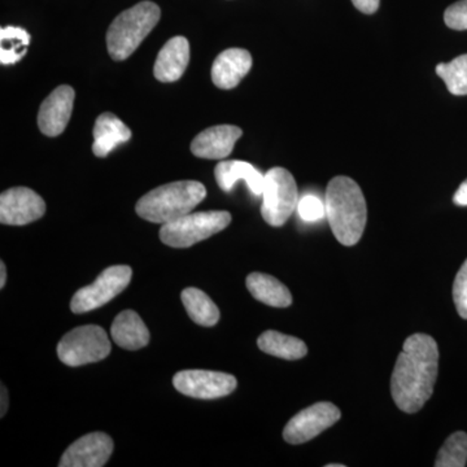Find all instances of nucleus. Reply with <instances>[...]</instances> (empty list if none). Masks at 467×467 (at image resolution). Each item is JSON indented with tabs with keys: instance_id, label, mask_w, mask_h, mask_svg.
Here are the masks:
<instances>
[{
	"instance_id": "1",
	"label": "nucleus",
	"mask_w": 467,
	"mask_h": 467,
	"mask_svg": "<svg viewBox=\"0 0 467 467\" xmlns=\"http://www.w3.org/2000/svg\"><path fill=\"white\" fill-rule=\"evenodd\" d=\"M438 368L434 337L414 334L405 340L391 377L392 398L400 410L413 414L423 408L434 392Z\"/></svg>"
},
{
	"instance_id": "2",
	"label": "nucleus",
	"mask_w": 467,
	"mask_h": 467,
	"mask_svg": "<svg viewBox=\"0 0 467 467\" xmlns=\"http://www.w3.org/2000/svg\"><path fill=\"white\" fill-rule=\"evenodd\" d=\"M326 216L340 244H358L368 221L367 202L355 181L335 177L326 192Z\"/></svg>"
},
{
	"instance_id": "3",
	"label": "nucleus",
	"mask_w": 467,
	"mask_h": 467,
	"mask_svg": "<svg viewBox=\"0 0 467 467\" xmlns=\"http://www.w3.org/2000/svg\"><path fill=\"white\" fill-rule=\"evenodd\" d=\"M205 196L207 190L198 181H178L146 193L138 201L135 211L143 220L165 225L192 213Z\"/></svg>"
},
{
	"instance_id": "4",
	"label": "nucleus",
	"mask_w": 467,
	"mask_h": 467,
	"mask_svg": "<svg viewBox=\"0 0 467 467\" xmlns=\"http://www.w3.org/2000/svg\"><path fill=\"white\" fill-rule=\"evenodd\" d=\"M161 9L153 2H140L126 9L110 24L107 32V48L110 57L124 61L140 47L147 36L158 26Z\"/></svg>"
},
{
	"instance_id": "5",
	"label": "nucleus",
	"mask_w": 467,
	"mask_h": 467,
	"mask_svg": "<svg viewBox=\"0 0 467 467\" xmlns=\"http://www.w3.org/2000/svg\"><path fill=\"white\" fill-rule=\"evenodd\" d=\"M232 223L226 211L198 212L165 223L160 230V239L173 248H189L196 243L223 232Z\"/></svg>"
},
{
	"instance_id": "6",
	"label": "nucleus",
	"mask_w": 467,
	"mask_h": 467,
	"mask_svg": "<svg viewBox=\"0 0 467 467\" xmlns=\"http://www.w3.org/2000/svg\"><path fill=\"white\" fill-rule=\"evenodd\" d=\"M57 350L63 364L77 368L101 361L109 355L112 348L104 328L88 325L76 327L64 335Z\"/></svg>"
},
{
	"instance_id": "7",
	"label": "nucleus",
	"mask_w": 467,
	"mask_h": 467,
	"mask_svg": "<svg viewBox=\"0 0 467 467\" xmlns=\"http://www.w3.org/2000/svg\"><path fill=\"white\" fill-rule=\"evenodd\" d=\"M261 214L270 226H284L297 209L299 192L290 171L273 168L265 174Z\"/></svg>"
},
{
	"instance_id": "8",
	"label": "nucleus",
	"mask_w": 467,
	"mask_h": 467,
	"mask_svg": "<svg viewBox=\"0 0 467 467\" xmlns=\"http://www.w3.org/2000/svg\"><path fill=\"white\" fill-rule=\"evenodd\" d=\"M133 270L130 266L115 265L104 270L94 284L86 285L76 292L70 309L76 315L91 312L106 306L110 300L115 299L117 295L130 284Z\"/></svg>"
},
{
	"instance_id": "9",
	"label": "nucleus",
	"mask_w": 467,
	"mask_h": 467,
	"mask_svg": "<svg viewBox=\"0 0 467 467\" xmlns=\"http://www.w3.org/2000/svg\"><path fill=\"white\" fill-rule=\"evenodd\" d=\"M175 389L182 395L202 400L225 398L235 391L236 378L220 371L184 370L173 378Z\"/></svg>"
},
{
	"instance_id": "10",
	"label": "nucleus",
	"mask_w": 467,
	"mask_h": 467,
	"mask_svg": "<svg viewBox=\"0 0 467 467\" xmlns=\"http://www.w3.org/2000/svg\"><path fill=\"white\" fill-rule=\"evenodd\" d=\"M340 417L339 408L331 402H317L301 410L285 425V441L288 444H304L335 425Z\"/></svg>"
},
{
	"instance_id": "11",
	"label": "nucleus",
	"mask_w": 467,
	"mask_h": 467,
	"mask_svg": "<svg viewBox=\"0 0 467 467\" xmlns=\"http://www.w3.org/2000/svg\"><path fill=\"white\" fill-rule=\"evenodd\" d=\"M46 202L27 187H14L0 196V223L24 226L45 216Z\"/></svg>"
},
{
	"instance_id": "12",
	"label": "nucleus",
	"mask_w": 467,
	"mask_h": 467,
	"mask_svg": "<svg viewBox=\"0 0 467 467\" xmlns=\"http://www.w3.org/2000/svg\"><path fill=\"white\" fill-rule=\"evenodd\" d=\"M113 441L104 432H92L73 442L61 457L60 467H101L112 456Z\"/></svg>"
},
{
	"instance_id": "13",
	"label": "nucleus",
	"mask_w": 467,
	"mask_h": 467,
	"mask_svg": "<svg viewBox=\"0 0 467 467\" xmlns=\"http://www.w3.org/2000/svg\"><path fill=\"white\" fill-rule=\"evenodd\" d=\"M76 92L70 86H58L43 101L38 113V126L42 134L57 137L66 130L73 112Z\"/></svg>"
},
{
	"instance_id": "14",
	"label": "nucleus",
	"mask_w": 467,
	"mask_h": 467,
	"mask_svg": "<svg viewBox=\"0 0 467 467\" xmlns=\"http://www.w3.org/2000/svg\"><path fill=\"white\" fill-rule=\"evenodd\" d=\"M243 135L241 128L234 125H217L196 135L192 152L196 158L207 160L226 159L232 155L235 143Z\"/></svg>"
},
{
	"instance_id": "15",
	"label": "nucleus",
	"mask_w": 467,
	"mask_h": 467,
	"mask_svg": "<svg viewBox=\"0 0 467 467\" xmlns=\"http://www.w3.org/2000/svg\"><path fill=\"white\" fill-rule=\"evenodd\" d=\"M252 67V57L244 48L221 52L212 66V81L218 88L232 90L241 84Z\"/></svg>"
},
{
	"instance_id": "16",
	"label": "nucleus",
	"mask_w": 467,
	"mask_h": 467,
	"mask_svg": "<svg viewBox=\"0 0 467 467\" xmlns=\"http://www.w3.org/2000/svg\"><path fill=\"white\" fill-rule=\"evenodd\" d=\"M190 45L184 36H174L165 43L159 52L153 67V76L160 82L171 84L178 81L183 76L189 66Z\"/></svg>"
},
{
	"instance_id": "17",
	"label": "nucleus",
	"mask_w": 467,
	"mask_h": 467,
	"mask_svg": "<svg viewBox=\"0 0 467 467\" xmlns=\"http://www.w3.org/2000/svg\"><path fill=\"white\" fill-rule=\"evenodd\" d=\"M92 152L97 158H106L119 144L129 142L131 130L113 113L106 112L95 121Z\"/></svg>"
},
{
	"instance_id": "18",
	"label": "nucleus",
	"mask_w": 467,
	"mask_h": 467,
	"mask_svg": "<svg viewBox=\"0 0 467 467\" xmlns=\"http://www.w3.org/2000/svg\"><path fill=\"white\" fill-rule=\"evenodd\" d=\"M214 175H216L218 186L223 192H232L238 181H244L254 195H263L265 175L261 174L250 162L236 161V160L221 161L214 171Z\"/></svg>"
},
{
	"instance_id": "19",
	"label": "nucleus",
	"mask_w": 467,
	"mask_h": 467,
	"mask_svg": "<svg viewBox=\"0 0 467 467\" xmlns=\"http://www.w3.org/2000/svg\"><path fill=\"white\" fill-rule=\"evenodd\" d=\"M117 346L128 350H138L150 343V331L134 310H124L113 321L110 328Z\"/></svg>"
},
{
	"instance_id": "20",
	"label": "nucleus",
	"mask_w": 467,
	"mask_h": 467,
	"mask_svg": "<svg viewBox=\"0 0 467 467\" xmlns=\"http://www.w3.org/2000/svg\"><path fill=\"white\" fill-rule=\"evenodd\" d=\"M247 288L254 299L266 306L287 308L292 304L290 290L275 276L263 275V273H252L247 276Z\"/></svg>"
},
{
	"instance_id": "21",
	"label": "nucleus",
	"mask_w": 467,
	"mask_h": 467,
	"mask_svg": "<svg viewBox=\"0 0 467 467\" xmlns=\"http://www.w3.org/2000/svg\"><path fill=\"white\" fill-rule=\"evenodd\" d=\"M257 346L267 355L291 361L303 358L308 353V347L303 340L273 330L261 334Z\"/></svg>"
},
{
	"instance_id": "22",
	"label": "nucleus",
	"mask_w": 467,
	"mask_h": 467,
	"mask_svg": "<svg viewBox=\"0 0 467 467\" xmlns=\"http://www.w3.org/2000/svg\"><path fill=\"white\" fill-rule=\"evenodd\" d=\"M181 299L187 310V315L196 325L204 326V327L217 325L220 310L205 292L199 288H186L181 295Z\"/></svg>"
},
{
	"instance_id": "23",
	"label": "nucleus",
	"mask_w": 467,
	"mask_h": 467,
	"mask_svg": "<svg viewBox=\"0 0 467 467\" xmlns=\"http://www.w3.org/2000/svg\"><path fill=\"white\" fill-rule=\"evenodd\" d=\"M30 36L26 30L17 26L3 27L0 30V61L3 66H11L26 57Z\"/></svg>"
},
{
	"instance_id": "24",
	"label": "nucleus",
	"mask_w": 467,
	"mask_h": 467,
	"mask_svg": "<svg viewBox=\"0 0 467 467\" xmlns=\"http://www.w3.org/2000/svg\"><path fill=\"white\" fill-rule=\"evenodd\" d=\"M436 75L445 82L451 94L456 97L467 95V54L461 55L451 63L439 64Z\"/></svg>"
},
{
	"instance_id": "25",
	"label": "nucleus",
	"mask_w": 467,
	"mask_h": 467,
	"mask_svg": "<svg viewBox=\"0 0 467 467\" xmlns=\"http://www.w3.org/2000/svg\"><path fill=\"white\" fill-rule=\"evenodd\" d=\"M467 462V434L459 431L451 434L439 451L436 467H465Z\"/></svg>"
},
{
	"instance_id": "26",
	"label": "nucleus",
	"mask_w": 467,
	"mask_h": 467,
	"mask_svg": "<svg viewBox=\"0 0 467 467\" xmlns=\"http://www.w3.org/2000/svg\"><path fill=\"white\" fill-rule=\"evenodd\" d=\"M297 213L306 223H316L322 220L326 214L325 202L317 196L306 195L297 204Z\"/></svg>"
},
{
	"instance_id": "27",
	"label": "nucleus",
	"mask_w": 467,
	"mask_h": 467,
	"mask_svg": "<svg viewBox=\"0 0 467 467\" xmlns=\"http://www.w3.org/2000/svg\"><path fill=\"white\" fill-rule=\"evenodd\" d=\"M453 300L461 317L467 319V260L454 279Z\"/></svg>"
},
{
	"instance_id": "28",
	"label": "nucleus",
	"mask_w": 467,
	"mask_h": 467,
	"mask_svg": "<svg viewBox=\"0 0 467 467\" xmlns=\"http://www.w3.org/2000/svg\"><path fill=\"white\" fill-rule=\"evenodd\" d=\"M444 21L453 30H467V0L453 3L445 11Z\"/></svg>"
},
{
	"instance_id": "29",
	"label": "nucleus",
	"mask_w": 467,
	"mask_h": 467,
	"mask_svg": "<svg viewBox=\"0 0 467 467\" xmlns=\"http://www.w3.org/2000/svg\"><path fill=\"white\" fill-rule=\"evenodd\" d=\"M352 2L362 14L373 15L379 8L380 0H352Z\"/></svg>"
},
{
	"instance_id": "30",
	"label": "nucleus",
	"mask_w": 467,
	"mask_h": 467,
	"mask_svg": "<svg viewBox=\"0 0 467 467\" xmlns=\"http://www.w3.org/2000/svg\"><path fill=\"white\" fill-rule=\"evenodd\" d=\"M453 202L460 207H467V180L461 183L459 190L454 193Z\"/></svg>"
},
{
	"instance_id": "31",
	"label": "nucleus",
	"mask_w": 467,
	"mask_h": 467,
	"mask_svg": "<svg viewBox=\"0 0 467 467\" xmlns=\"http://www.w3.org/2000/svg\"><path fill=\"white\" fill-rule=\"evenodd\" d=\"M0 417H5L8 410V391L5 386H2V408H0Z\"/></svg>"
},
{
	"instance_id": "32",
	"label": "nucleus",
	"mask_w": 467,
	"mask_h": 467,
	"mask_svg": "<svg viewBox=\"0 0 467 467\" xmlns=\"http://www.w3.org/2000/svg\"><path fill=\"white\" fill-rule=\"evenodd\" d=\"M5 281H7V269H5V264L0 263V288H5Z\"/></svg>"
},
{
	"instance_id": "33",
	"label": "nucleus",
	"mask_w": 467,
	"mask_h": 467,
	"mask_svg": "<svg viewBox=\"0 0 467 467\" xmlns=\"http://www.w3.org/2000/svg\"><path fill=\"white\" fill-rule=\"evenodd\" d=\"M327 467H343V465H339V463H335V465H327Z\"/></svg>"
}]
</instances>
